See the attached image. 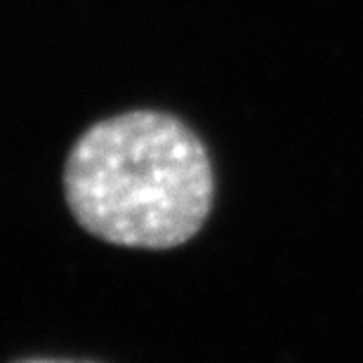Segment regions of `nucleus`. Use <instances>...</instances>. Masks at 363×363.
<instances>
[{"mask_svg": "<svg viewBox=\"0 0 363 363\" xmlns=\"http://www.w3.org/2000/svg\"><path fill=\"white\" fill-rule=\"evenodd\" d=\"M14 363H94V361H76V359H48V357H38V359H21Z\"/></svg>", "mask_w": 363, "mask_h": 363, "instance_id": "obj_2", "label": "nucleus"}, {"mask_svg": "<svg viewBox=\"0 0 363 363\" xmlns=\"http://www.w3.org/2000/svg\"><path fill=\"white\" fill-rule=\"evenodd\" d=\"M64 196L88 234L111 245L170 250L206 224L215 196L208 149L175 113L130 108L69 149Z\"/></svg>", "mask_w": 363, "mask_h": 363, "instance_id": "obj_1", "label": "nucleus"}]
</instances>
